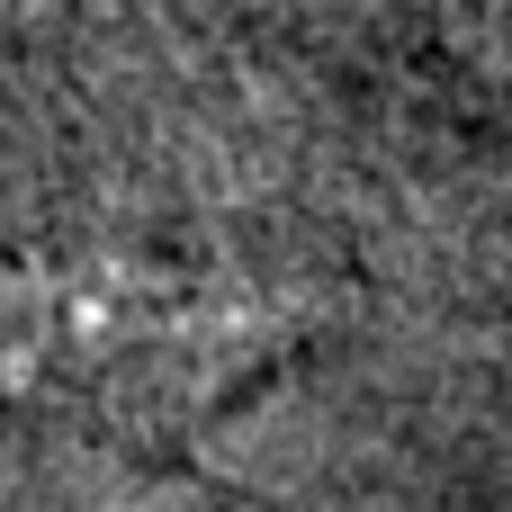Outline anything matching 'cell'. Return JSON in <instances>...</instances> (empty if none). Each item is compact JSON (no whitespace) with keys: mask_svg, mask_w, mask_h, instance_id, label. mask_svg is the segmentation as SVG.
<instances>
[{"mask_svg":"<svg viewBox=\"0 0 512 512\" xmlns=\"http://www.w3.org/2000/svg\"><path fill=\"white\" fill-rule=\"evenodd\" d=\"M333 288L153 261H0V414L198 477L207 432L315 333Z\"/></svg>","mask_w":512,"mask_h":512,"instance_id":"1","label":"cell"}]
</instances>
